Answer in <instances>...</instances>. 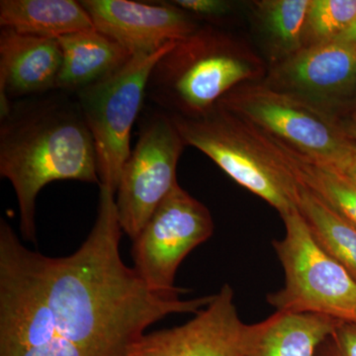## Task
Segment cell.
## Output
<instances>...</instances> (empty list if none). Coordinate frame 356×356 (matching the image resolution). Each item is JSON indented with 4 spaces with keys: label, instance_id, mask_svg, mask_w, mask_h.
<instances>
[{
    "label": "cell",
    "instance_id": "ba28073f",
    "mask_svg": "<svg viewBox=\"0 0 356 356\" xmlns=\"http://www.w3.org/2000/svg\"><path fill=\"white\" fill-rule=\"evenodd\" d=\"M213 232L209 209L177 184L133 241V268L152 291L185 294L175 285L178 267Z\"/></svg>",
    "mask_w": 356,
    "mask_h": 356
},
{
    "label": "cell",
    "instance_id": "7402d4cb",
    "mask_svg": "<svg viewBox=\"0 0 356 356\" xmlns=\"http://www.w3.org/2000/svg\"><path fill=\"white\" fill-rule=\"evenodd\" d=\"M332 168H336L337 172L341 173L344 177L348 178L351 184L356 186V142L353 140V144L348 149V153L344 154L343 158L339 159L337 163H329Z\"/></svg>",
    "mask_w": 356,
    "mask_h": 356
},
{
    "label": "cell",
    "instance_id": "277c9868",
    "mask_svg": "<svg viewBox=\"0 0 356 356\" xmlns=\"http://www.w3.org/2000/svg\"><path fill=\"white\" fill-rule=\"evenodd\" d=\"M282 218L285 236L273 242L285 273L284 286L267 295L276 311L313 313L356 322V280L323 250L299 211Z\"/></svg>",
    "mask_w": 356,
    "mask_h": 356
},
{
    "label": "cell",
    "instance_id": "5b68a950",
    "mask_svg": "<svg viewBox=\"0 0 356 356\" xmlns=\"http://www.w3.org/2000/svg\"><path fill=\"white\" fill-rule=\"evenodd\" d=\"M175 44L156 53L133 56L113 74L74 95L95 142L100 185L115 193L132 152L131 134L147 98L152 70Z\"/></svg>",
    "mask_w": 356,
    "mask_h": 356
},
{
    "label": "cell",
    "instance_id": "9c48e42d",
    "mask_svg": "<svg viewBox=\"0 0 356 356\" xmlns=\"http://www.w3.org/2000/svg\"><path fill=\"white\" fill-rule=\"evenodd\" d=\"M248 330L226 283L188 322L140 337L130 356H247Z\"/></svg>",
    "mask_w": 356,
    "mask_h": 356
},
{
    "label": "cell",
    "instance_id": "4fadbf2b",
    "mask_svg": "<svg viewBox=\"0 0 356 356\" xmlns=\"http://www.w3.org/2000/svg\"><path fill=\"white\" fill-rule=\"evenodd\" d=\"M339 323L320 314L276 311L250 325L247 356H316Z\"/></svg>",
    "mask_w": 356,
    "mask_h": 356
},
{
    "label": "cell",
    "instance_id": "9a60e30c",
    "mask_svg": "<svg viewBox=\"0 0 356 356\" xmlns=\"http://www.w3.org/2000/svg\"><path fill=\"white\" fill-rule=\"evenodd\" d=\"M0 26L51 40L95 29L88 11L76 0H1Z\"/></svg>",
    "mask_w": 356,
    "mask_h": 356
},
{
    "label": "cell",
    "instance_id": "6da1fadb",
    "mask_svg": "<svg viewBox=\"0 0 356 356\" xmlns=\"http://www.w3.org/2000/svg\"><path fill=\"white\" fill-rule=\"evenodd\" d=\"M0 175L13 185L21 236L32 243L44 187L58 180L100 185L95 142L76 96L54 90L13 102L0 118Z\"/></svg>",
    "mask_w": 356,
    "mask_h": 356
},
{
    "label": "cell",
    "instance_id": "cb8c5ba5",
    "mask_svg": "<svg viewBox=\"0 0 356 356\" xmlns=\"http://www.w3.org/2000/svg\"><path fill=\"white\" fill-rule=\"evenodd\" d=\"M343 129L346 135H348V137L356 142V111L350 115L348 123L346 124Z\"/></svg>",
    "mask_w": 356,
    "mask_h": 356
},
{
    "label": "cell",
    "instance_id": "44dd1931",
    "mask_svg": "<svg viewBox=\"0 0 356 356\" xmlns=\"http://www.w3.org/2000/svg\"><path fill=\"white\" fill-rule=\"evenodd\" d=\"M173 6L182 9L192 17L217 20L224 17L231 11L232 6L224 0H175Z\"/></svg>",
    "mask_w": 356,
    "mask_h": 356
},
{
    "label": "cell",
    "instance_id": "2e32d148",
    "mask_svg": "<svg viewBox=\"0 0 356 356\" xmlns=\"http://www.w3.org/2000/svg\"><path fill=\"white\" fill-rule=\"evenodd\" d=\"M266 134V133H264ZM299 184L322 199L356 227V186L329 163L267 135Z\"/></svg>",
    "mask_w": 356,
    "mask_h": 356
},
{
    "label": "cell",
    "instance_id": "52a82bcc",
    "mask_svg": "<svg viewBox=\"0 0 356 356\" xmlns=\"http://www.w3.org/2000/svg\"><path fill=\"white\" fill-rule=\"evenodd\" d=\"M185 146L170 115L154 110L145 116L115 193L122 231L131 240L178 184L177 163Z\"/></svg>",
    "mask_w": 356,
    "mask_h": 356
},
{
    "label": "cell",
    "instance_id": "8992f818",
    "mask_svg": "<svg viewBox=\"0 0 356 356\" xmlns=\"http://www.w3.org/2000/svg\"><path fill=\"white\" fill-rule=\"evenodd\" d=\"M216 105L261 132L325 163H337L353 144L341 124L324 109L289 91L264 84H240Z\"/></svg>",
    "mask_w": 356,
    "mask_h": 356
},
{
    "label": "cell",
    "instance_id": "ac0fdd59",
    "mask_svg": "<svg viewBox=\"0 0 356 356\" xmlns=\"http://www.w3.org/2000/svg\"><path fill=\"white\" fill-rule=\"evenodd\" d=\"M259 4L274 41L291 55L301 50L311 0H271Z\"/></svg>",
    "mask_w": 356,
    "mask_h": 356
},
{
    "label": "cell",
    "instance_id": "e0dca14e",
    "mask_svg": "<svg viewBox=\"0 0 356 356\" xmlns=\"http://www.w3.org/2000/svg\"><path fill=\"white\" fill-rule=\"evenodd\" d=\"M298 211L318 245L356 280V227L301 184Z\"/></svg>",
    "mask_w": 356,
    "mask_h": 356
},
{
    "label": "cell",
    "instance_id": "30bf717a",
    "mask_svg": "<svg viewBox=\"0 0 356 356\" xmlns=\"http://www.w3.org/2000/svg\"><path fill=\"white\" fill-rule=\"evenodd\" d=\"M95 29L132 56L156 53L197 31L195 18L170 1L81 0Z\"/></svg>",
    "mask_w": 356,
    "mask_h": 356
},
{
    "label": "cell",
    "instance_id": "5bb4252c",
    "mask_svg": "<svg viewBox=\"0 0 356 356\" xmlns=\"http://www.w3.org/2000/svg\"><path fill=\"white\" fill-rule=\"evenodd\" d=\"M57 41L62 65L56 90L72 95L111 76L133 57L120 44L96 29L67 35Z\"/></svg>",
    "mask_w": 356,
    "mask_h": 356
},
{
    "label": "cell",
    "instance_id": "603a6c76",
    "mask_svg": "<svg viewBox=\"0 0 356 356\" xmlns=\"http://www.w3.org/2000/svg\"><path fill=\"white\" fill-rule=\"evenodd\" d=\"M336 39L353 44V46H355L356 48V18L355 21H353V24Z\"/></svg>",
    "mask_w": 356,
    "mask_h": 356
},
{
    "label": "cell",
    "instance_id": "7a4b0ae2",
    "mask_svg": "<svg viewBox=\"0 0 356 356\" xmlns=\"http://www.w3.org/2000/svg\"><path fill=\"white\" fill-rule=\"evenodd\" d=\"M259 60L216 28L199 27L154 65L147 98L170 115L197 117L243 81L259 76Z\"/></svg>",
    "mask_w": 356,
    "mask_h": 356
},
{
    "label": "cell",
    "instance_id": "3957f363",
    "mask_svg": "<svg viewBox=\"0 0 356 356\" xmlns=\"http://www.w3.org/2000/svg\"><path fill=\"white\" fill-rule=\"evenodd\" d=\"M170 116L186 146L202 152L281 217L298 211L299 184L266 134L217 105L197 117Z\"/></svg>",
    "mask_w": 356,
    "mask_h": 356
},
{
    "label": "cell",
    "instance_id": "8fae6325",
    "mask_svg": "<svg viewBox=\"0 0 356 356\" xmlns=\"http://www.w3.org/2000/svg\"><path fill=\"white\" fill-rule=\"evenodd\" d=\"M62 65L57 40L0 29V118L16 100L56 90Z\"/></svg>",
    "mask_w": 356,
    "mask_h": 356
},
{
    "label": "cell",
    "instance_id": "7c38bea8",
    "mask_svg": "<svg viewBox=\"0 0 356 356\" xmlns=\"http://www.w3.org/2000/svg\"><path fill=\"white\" fill-rule=\"evenodd\" d=\"M277 77L306 99L334 97L356 81V48L337 39L303 47L281 65Z\"/></svg>",
    "mask_w": 356,
    "mask_h": 356
},
{
    "label": "cell",
    "instance_id": "ffe728a7",
    "mask_svg": "<svg viewBox=\"0 0 356 356\" xmlns=\"http://www.w3.org/2000/svg\"><path fill=\"white\" fill-rule=\"evenodd\" d=\"M316 356H356V322H341Z\"/></svg>",
    "mask_w": 356,
    "mask_h": 356
},
{
    "label": "cell",
    "instance_id": "d6986e66",
    "mask_svg": "<svg viewBox=\"0 0 356 356\" xmlns=\"http://www.w3.org/2000/svg\"><path fill=\"white\" fill-rule=\"evenodd\" d=\"M356 18V0H311L306 31L314 43L343 34Z\"/></svg>",
    "mask_w": 356,
    "mask_h": 356
}]
</instances>
